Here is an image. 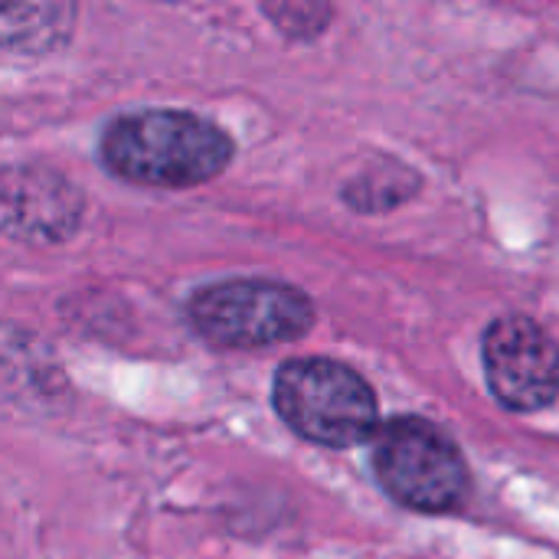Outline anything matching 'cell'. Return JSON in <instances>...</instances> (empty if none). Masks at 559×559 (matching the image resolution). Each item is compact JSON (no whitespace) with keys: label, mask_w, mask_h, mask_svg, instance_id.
I'll return each mask as SVG.
<instances>
[{"label":"cell","mask_w":559,"mask_h":559,"mask_svg":"<svg viewBox=\"0 0 559 559\" xmlns=\"http://www.w3.org/2000/svg\"><path fill=\"white\" fill-rule=\"evenodd\" d=\"M233 138L210 118L180 108H144L111 118L98 138L102 164L134 187L190 190L233 164Z\"/></svg>","instance_id":"1"},{"label":"cell","mask_w":559,"mask_h":559,"mask_svg":"<svg viewBox=\"0 0 559 559\" xmlns=\"http://www.w3.org/2000/svg\"><path fill=\"white\" fill-rule=\"evenodd\" d=\"M272 406L295 436L321 449H354L380 429L373 386L331 357L285 360L272 380Z\"/></svg>","instance_id":"2"},{"label":"cell","mask_w":559,"mask_h":559,"mask_svg":"<svg viewBox=\"0 0 559 559\" xmlns=\"http://www.w3.org/2000/svg\"><path fill=\"white\" fill-rule=\"evenodd\" d=\"M377 485L406 511L452 514L468 501L472 472L455 439L423 416L383 423L370 442Z\"/></svg>","instance_id":"3"},{"label":"cell","mask_w":559,"mask_h":559,"mask_svg":"<svg viewBox=\"0 0 559 559\" xmlns=\"http://www.w3.org/2000/svg\"><path fill=\"white\" fill-rule=\"evenodd\" d=\"M187 318L213 347L259 350L305 337L314 328V305L285 282L233 278L197 288L187 298Z\"/></svg>","instance_id":"4"},{"label":"cell","mask_w":559,"mask_h":559,"mask_svg":"<svg viewBox=\"0 0 559 559\" xmlns=\"http://www.w3.org/2000/svg\"><path fill=\"white\" fill-rule=\"evenodd\" d=\"M481 367L491 396L511 413H540L559 400V344L527 314L488 324Z\"/></svg>","instance_id":"5"},{"label":"cell","mask_w":559,"mask_h":559,"mask_svg":"<svg viewBox=\"0 0 559 559\" xmlns=\"http://www.w3.org/2000/svg\"><path fill=\"white\" fill-rule=\"evenodd\" d=\"M82 219V193L59 174L46 167L7 170L3 183V226L13 239L56 242L69 239Z\"/></svg>","instance_id":"6"},{"label":"cell","mask_w":559,"mask_h":559,"mask_svg":"<svg viewBox=\"0 0 559 559\" xmlns=\"http://www.w3.org/2000/svg\"><path fill=\"white\" fill-rule=\"evenodd\" d=\"M423 187V177L400 160L364 164L344 183V203L357 213H390L413 200Z\"/></svg>","instance_id":"7"},{"label":"cell","mask_w":559,"mask_h":559,"mask_svg":"<svg viewBox=\"0 0 559 559\" xmlns=\"http://www.w3.org/2000/svg\"><path fill=\"white\" fill-rule=\"evenodd\" d=\"M3 13H10L13 20H23V26L3 23V49L43 56L46 49H56L69 36L75 7H69V3H7Z\"/></svg>","instance_id":"8"},{"label":"cell","mask_w":559,"mask_h":559,"mask_svg":"<svg viewBox=\"0 0 559 559\" xmlns=\"http://www.w3.org/2000/svg\"><path fill=\"white\" fill-rule=\"evenodd\" d=\"M262 13L288 39H314L331 23L334 7H328V3H308V0H285V3H262Z\"/></svg>","instance_id":"9"}]
</instances>
